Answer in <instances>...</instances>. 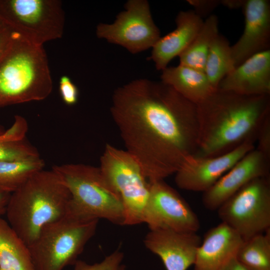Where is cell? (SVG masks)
I'll return each instance as SVG.
<instances>
[{"label":"cell","instance_id":"4fadbf2b","mask_svg":"<svg viewBox=\"0 0 270 270\" xmlns=\"http://www.w3.org/2000/svg\"><path fill=\"white\" fill-rule=\"evenodd\" d=\"M270 176V158L256 148L238 161L211 188L203 192L202 203L216 210L250 181Z\"/></svg>","mask_w":270,"mask_h":270},{"label":"cell","instance_id":"9c48e42d","mask_svg":"<svg viewBox=\"0 0 270 270\" xmlns=\"http://www.w3.org/2000/svg\"><path fill=\"white\" fill-rule=\"evenodd\" d=\"M219 218L246 240L270 230V176L250 181L218 209Z\"/></svg>","mask_w":270,"mask_h":270},{"label":"cell","instance_id":"ac0fdd59","mask_svg":"<svg viewBox=\"0 0 270 270\" xmlns=\"http://www.w3.org/2000/svg\"><path fill=\"white\" fill-rule=\"evenodd\" d=\"M176 27L172 32L160 37L152 48L150 59L158 70H162L169 62L188 47L204 23L194 10L180 11L176 18Z\"/></svg>","mask_w":270,"mask_h":270},{"label":"cell","instance_id":"83f0119b","mask_svg":"<svg viewBox=\"0 0 270 270\" xmlns=\"http://www.w3.org/2000/svg\"><path fill=\"white\" fill-rule=\"evenodd\" d=\"M255 148L270 158V116L264 120L258 134Z\"/></svg>","mask_w":270,"mask_h":270},{"label":"cell","instance_id":"4316f807","mask_svg":"<svg viewBox=\"0 0 270 270\" xmlns=\"http://www.w3.org/2000/svg\"><path fill=\"white\" fill-rule=\"evenodd\" d=\"M59 92L63 102L68 106H74L78 100V90L67 76H62L59 80Z\"/></svg>","mask_w":270,"mask_h":270},{"label":"cell","instance_id":"cb8c5ba5","mask_svg":"<svg viewBox=\"0 0 270 270\" xmlns=\"http://www.w3.org/2000/svg\"><path fill=\"white\" fill-rule=\"evenodd\" d=\"M236 258L248 270H270V230L244 240Z\"/></svg>","mask_w":270,"mask_h":270},{"label":"cell","instance_id":"7402d4cb","mask_svg":"<svg viewBox=\"0 0 270 270\" xmlns=\"http://www.w3.org/2000/svg\"><path fill=\"white\" fill-rule=\"evenodd\" d=\"M44 166L40 156L0 162V192L12 194L34 174L44 170Z\"/></svg>","mask_w":270,"mask_h":270},{"label":"cell","instance_id":"30bf717a","mask_svg":"<svg viewBox=\"0 0 270 270\" xmlns=\"http://www.w3.org/2000/svg\"><path fill=\"white\" fill-rule=\"evenodd\" d=\"M111 24H99L98 38L120 45L132 54L152 48L160 38L146 0H129Z\"/></svg>","mask_w":270,"mask_h":270},{"label":"cell","instance_id":"d6986e66","mask_svg":"<svg viewBox=\"0 0 270 270\" xmlns=\"http://www.w3.org/2000/svg\"><path fill=\"white\" fill-rule=\"evenodd\" d=\"M162 71L160 81L196 104L216 90L204 72L180 64L168 66Z\"/></svg>","mask_w":270,"mask_h":270},{"label":"cell","instance_id":"44dd1931","mask_svg":"<svg viewBox=\"0 0 270 270\" xmlns=\"http://www.w3.org/2000/svg\"><path fill=\"white\" fill-rule=\"evenodd\" d=\"M218 18L210 14L204 21L200 32L179 56L180 64L204 72L210 46L218 34Z\"/></svg>","mask_w":270,"mask_h":270},{"label":"cell","instance_id":"6da1fadb","mask_svg":"<svg viewBox=\"0 0 270 270\" xmlns=\"http://www.w3.org/2000/svg\"><path fill=\"white\" fill-rule=\"evenodd\" d=\"M110 111L148 181L174 174L196 152V104L162 81L138 78L118 87Z\"/></svg>","mask_w":270,"mask_h":270},{"label":"cell","instance_id":"1f68e13d","mask_svg":"<svg viewBox=\"0 0 270 270\" xmlns=\"http://www.w3.org/2000/svg\"><path fill=\"white\" fill-rule=\"evenodd\" d=\"M222 270H248L236 259H232Z\"/></svg>","mask_w":270,"mask_h":270},{"label":"cell","instance_id":"277c9868","mask_svg":"<svg viewBox=\"0 0 270 270\" xmlns=\"http://www.w3.org/2000/svg\"><path fill=\"white\" fill-rule=\"evenodd\" d=\"M52 90L48 60L43 46L15 32L0 59V108L46 98Z\"/></svg>","mask_w":270,"mask_h":270},{"label":"cell","instance_id":"4dcf8cb0","mask_svg":"<svg viewBox=\"0 0 270 270\" xmlns=\"http://www.w3.org/2000/svg\"><path fill=\"white\" fill-rule=\"evenodd\" d=\"M10 194L0 192V218L5 214Z\"/></svg>","mask_w":270,"mask_h":270},{"label":"cell","instance_id":"484cf974","mask_svg":"<svg viewBox=\"0 0 270 270\" xmlns=\"http://www.w3.org/2000/svg\"><path fill=\"white\" fill-rule=\"evenodd\" d=\"M124 254L117 250L106 256L101 262L89 264L81 260H77L74 264V270H125L123 264Z\"/></svg>","mask_w":270,"mask_h":270},{"label":"cell","instance_id":"ffe728a7","mask_svg":"<svg viewBox=\"0 0 270 270\" xmlns=\"http://www.w3.org/2000/svg\"><path fill=\"white\" fill-rule=\"evenodd\" d=\"M0 268L12 270H35L28 246L0 218Z\"/></svg>","mask_w":270,"mask_h":270},{"label":"cell","instance_id":"d4e9b609","mask_svg":"<svg viewBox=\"0 0 270 270\" xmlns=\"http://www.w3.org/2000/svg\"><path fill=\"white\" fill-rule=\"evenodd\" d=\"M38 150L26 139L18 140L8 129L0 135V162L39 156Z\"/></svg>","mask_w":270,"mask_h":270},{"label":"cell","instance_id":"f546056e","mask_svg":"<svg viewBox=\"0 0 270 270\" xmlns=\"http://www.w3.org/2000/svg\"><path fill=\"white\" fill-rule=\"evenodd\" d=\"M188 2L194 7V12L201 18L210 13L220 4V0H189Z\"/></svg>","mask_w":270,"mask_h":270},{"label":"cell","instance_id":"52a82bcc","mask_svg":"<svg viewBox=\"0 0 270 270\" xmlns=\"http://www.w3.org/2000/svg\"><path fill=\"white\" fill-rule=\"evenodd\" d=\"M0 21L28 42L43 46L62 38L65 17L58 0H0Z\"/></svg>","mask_w":270,"mask_h":270},{"label":"cell","instance_id":"603a6c76","mask_svg":"<svg viewBox=\"0 0 270 270\" xmlns=\"http://www.w3.org/2000/svg\"><path fill=\"white\" fill-rule=\"evenodd\" d=\"M235 68L231 46L224 36L218 34L210 46L204 70L212 88L216 90L221 80Z\"/></svg>","mask_w":270,"mask_h":270},{"label":"cell","instance_id":"9a60e30c","mask_svg":"<svg viewBox=\"0 0 270 270\" xmlns=\"http://www.w3.org/2000/svg\"><path fill=\"white\" fill-rule=\"evenodd\" d=\"M244 27L238 40L231 46L237 66L251 56L270 50V3L267 0H246L242 6Z\"/></svg>","mask_w":270,"mask_h":270},{"label":"cell","instance_id":"e0dca14e","mask_svg":"<svg viewBox=\"0 0 270 270\" xmlns=\"http://www.w3.org/2000/svg\"><path fill=\"white\" fill-rule=\"evenodd\" d=\"M243 242L234 230L222 222L205 234L196 252L194 270H222L236 257Z\"/></svg>","mask_w":270,"mask_h":270},{"label":"cell","instance_id":"2e32d148","mask_svg":"<svg viewBox=\"0 0 270 270\" xmlns=\"http://www.w3.org/2000/svg\"><path fill=\"white\" fill-rule=\"evenodd\" d=\"M217 89L245 96L270 94V50L258 52L236 66Z\"/></svg>","mask_w":270,"mask_h":270},{"label":"cell","instance_id":"836d02e7","mask_svg":"<svg viewBox=\"0 0 270 270\" xmlns=\"http://www.w3.org/2000/svg\"><path fill=\"white\" fill-rule=\"evenodd\" d=\"M0 270H12L10 268H0Z\"/></svg>","mask_w":270,"mask_h":270},{"label":"cell","instance_id":"d6a6232c","mask_svg":"<svg viewBox=\"0 0 270 270\" xmlns=\"http://www.w3.org/2000/svg\"><path fill=\"white\" fill-rule=\"evenodd\" d=\"M246 0H220V4L230 8H238L243 6Z\"/></svg>","mask_w":270,"mask_h":270},{"label":"cell","instance_id":"7c38bea8","mask_svg":"<svg viewBox=\"0 0 270 270\" xmlns=\"http://www.w3.org/2000/svg\"><path fill=\"white\" fill-rule=\"evenodd\" d=\"M255 146L254 142H246L227 153L216 156H190L174 174L176 184L182 190L204 192Z\"/></svg>","mask_w":270,"mask_h":270},{"label":"cell","instance_id":"e575fe53","mask_svg":"<svg viewBox=\"0 0 270 270\" xmlns=\"http://www.w3.org/2000/svg\"></svg>","mask_w":270,"mask_h":270},{"label":"cell","instance_id":"3957f363","mask_svg":"<svg viewBox=\"0 0 270 270\" xmlns=\"http://www.w3.org/2000/svg\"><path fill=\"white\" fill-rule=\"evenodd\" d=\"M71 195L52 170H40L10 194L5 214L8 222L28 246L48 224L65 215Z\"/></svg>","mask_w":270,"mask_h":270},{"label":"cell","instance_id":"5bb4252c","mask_svg":"<svg viewBox=\"0 0 270 270\" xmlns=\"http://www.w3.org/2000/svg\"><path fill=\"white\" fill-rule=\"evenodd\" d=\"M201 242L196 232L166 228L150 230L144 240L146 248L160 258L166 270H187L194 266Z\"/></svg>","mask_w":270,"mask_h":270},{"label":"cell","instance_id":"5b68a950","mask_svg":"<svg viewBox=\"0 0 270 270\" xmlns=\"http://www.w3.org/2000/svg\"><path fill=\"white\" fill-rule=\"evenodd\" d=\"M52 170L70 192L69 211L124 225L125 211L122 198L99 167L68 164L54 166Z\"/></svg>","mask_w":270,"mask_h":270},{"label":"cell","instance_id":"8992f818","mask_svg":"<svg viewBox=\"0 0 270 270\" xmlns=\"http://www.w3.org/2000/svg\"><path fill=\"white\" fill-rule=\"evenodd\" d=\"M98 222L68 210L45 226L28 246L35 270H63L74 264L94 234Z\"/></svg>","mask_w":270,"mask_h":270},{"label":"cell","instance_id":"7a4b0ae2","mask_svg":"<svg viewBox=\"0 0 270 270\" xmlns=\"http://www.w3.org/2000/svg\"><path fill=\"white\" fill-rule=\"evenodd\" d=\"M198 148L194 156L214 157L246 142L256 144L270 116V94L245 96L216 89L196 104Z\"/></svg>","mask_w":270,"mask_h":270},{"label":"cell","instance_id":"8fae6325","mask_svg":"<svg viewBox=\"0 0 270 270\" xmlns=\"http://www.w3.org/2000/svg\"><path fill=\"white\" fill-rule=\"evenodd\" d=\"M150 194L142 222L150 230L170 229L181 232H196L198 218L188 204L164 180L149 181Z\"/></svg>","mask_w":270,"mask_h":270},{"label":"cell","instance_id":"f1b7e54d","mask_svg":"<svg viewBox=\"0 0 270 270\" xmlns=\"http://www.w3.org/2000/svg\"><path fill=\"white\" fill-rule=\"evenodd\" d=\"M14 34V32L0 21V59L10 47Z\"/></svg>","mask_w":270,"mask_h":270},{"label":"cell","instance_id":"ba28073f","mask_svg":"<svg viewBox=\"0 0 270 270\" xmlns=\"http://www.w3.org/2000/svg\"><path fill=\"white\" fill-rule=\"evenodd\" d=\"M99 168L122 198L125 211L124 225L142 223L150 182L138 160L128 151L107 144Z\"/></svg>","mask_w":270,"mask_h":270}]
</instances>
